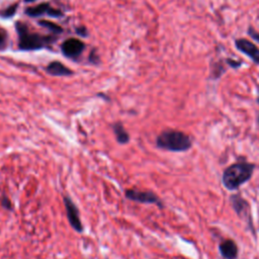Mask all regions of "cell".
<instances>
[{"mask_svg":"<svg viewBox=\"0 0 259 259\" xmlns=\"http://www.w3.org/2000/svg\"><path fill=\"white\" fill-rule=\"evenodd\" d=\"M226 63H227V65H229L231 68H239V67H241V65H242V62H241V61H236V60H233V59H231V58H228V59L226 60Z\"/></svg>","mask_w":259,"mask_h":259,"instance_id":"obj_17","label":"cell"},{"mask_svg":"<svg viewBox=\"0 0 259 259\" xmlns=\"http://www.w3.org/2000/svg\"><path fill=\"white\" fill-rule=\"evenodd\" d=\"M0 204H2V206L4 208H6L8 210H12V202L6 196H2V200H0Z\"/></svg>","mask_w":259,"mask_h":259,"instance_id":"obj_15","label":"cell"},{"mask_svg":"<svg viewBox=\"0 0 259 259\" xmlns=\"http://www.w3.org/2000/svg\"><path fill=\"white\" fill-rule=\"evenodd\" d=\"M16 30L20 36V49L22 50H36L40 49L53 42L51 36H42L36 34H30L28 28L22 24L16 22Z\"/></svg>","mask_w":259,"mask_h":259,"instance_id":"obj_3","label":"cell"},{"mask_svg":"<svg viewBox=\"0 0 259 259\" xmlns=\"http://www.w3.org/2000/svg\"><path fill=\"white\" fill-rule=\"evenodd\" d=\"M40 24L42 26H44V28L50 30L51 32H53L55 34H60V32H63V28L61 26H59L58 24H54L52 22H49V20H40Z\"/></svg>","mask_w":259,"mask_h":259,"instance_id":"obj_13","label":"cell"},{"mask_svg":"<svg viewBox=\"0 0 259 259\" xmlns=\"http://www.w3.org/2000/svg\"><path fill=\"white\" fill-rule=\"evenodd\" d=\"M235 46L238 51L248 56L255 64L259 65V49L253 44L252 42L246 38H236Z\"/></svg>","mask_w":259,"mask_h":259,"instance_id":"obj_7","label":"cell"},{"mask_svg":"<svg viewBox=\"0 0 259 259\" xmlns=\"http://www.w3.org/2000/svg\"><path fill=\"white\" fill-rule=\"evenodd\" d=\"M156 146L169 152H186L192 147V140L184 132L167 128L157 136Z\"/></svg>","mask_w":259,"mask_h":259,"instance_id":"obj_2","label":"cell"},{"mask_svg":"<svg viewBox=\"0 0 259 259\" xmlns=\"http://www.w3.org/2000/svg\"><path fill=\"white\" fill-rule=\"evenodd\" d=\"M47 14L50 16H54V18H59V16H62V12L60 10H54V8H50V10H48Z\"/></svg>","mask_w":259,"mask_h":259,"instance_id":"obj_18","label":"cell"},{"mask_svg":"<svg viewBox=\"0 0 259 259\" xmlns=\"http://www.w3.org/2000/svg\"><path fill=\"white\" fill-rule=\"evenodd\" d=\"M4 36L2 34H0V48L4 46Z\"/></svg>","mask_w":259,"mask_h":259,"instance_id":"obj_20","label":"cell"},{"mask_svg":"<svg viewBox=\"0 0 259 259\" xmlns=\"http://www.w3.org/2000/svg\"><path fill=\"white\" fill-rule=\"evenodd\" d=\"M255 164L246 161L237 162L227 167L222 176L224 186L228 190H237L241 186L249 182L253 176Z\"/></svg>","mask_w":259,"mask_h":259,"instance_id":"obj_1","label":"cell"},{"mask_svg":"<svg viewBox=\"0 0 259 259\" xmlns=\"http://www.w3.org/2000/svg\"><path fill=\"white\" fill-rule=\"evenodd\" d=\"M76 32L79 34H81V36H86L88 34H86V28H78L77 30H76Z\"/></svg>","mask_w":259,"mask_h":259,"instance_id":"obj_19","label":"cell"},{"mask_svg":"<svg viewBox=\"0 0 259 259\" xmlns=\"http://www.w3.org/2000/svg\"><path fill=\"white\" fill-rule=\"evenodd\" d=\"M63 202H64L67 219H68L70 226L76 232L82 233L84 230V227H83L81 219H80V212H79L78 206L71 200V198L69 196H63Z\"/></svg>","mask_w":259,"mask_h":259,"instance_id":"obj_6","label":"cell"},{"mask_svg":"<svg viewBox=\"0 0 259 259\" xmlns=\"http://www.w3.org/2000/svg\"><path fill=\"white\" fill-rule=\"evenodd\" d=\"M26 2H34V0H24Z\"/></svg>","mask_w":259,"mask_h":259,"instance_id":"obj_21","label":"cell"},{"mask_svg":"<svg viewBox=\"0 0 259 259\" xmlns=\"http://www.w3.org/2000/svg\"><path fill=\"white\" fill-rule=\"evenodd\" d=\"M230 204L233 210H235V212L237 214L239 219L247 225L248 229L252 232L253 236L256 237L255 228L253 225L252 214H251V206L249 202L240 194H232L230 196Z\"/></svg>","mask_w":259,"mask_h":259,"instance_id":"obj_4","label":"cell"},{"mask_svg":"<svg viewBox=\"0 0 259 259\" xmlns=\"http://www.w3.org/2000/svg\"><path fill=\"white\" fill-rule=\"evenodd\" d=\"M257 102L259 104V90H258V96H257Z\"/></svg>","mask_w":259,"mask_h":259,"instance_id":"obj_22","label":"cell"},{"mask_svg":"<svg viewBox=\"0 0 259 259\" xmlns=\"http://www.w3.org/2000/svg\"><path fill=\"white\" fill-rule=\"evenodd\" d=\"M47 71L49 74H51L53 76H69V75L73 74L72 70H70L64 64H62L58 61L50 63L47 67Z\"/></svg>","mask_w":259,"mask_h":259,"instance_id":"obj_11","label":"cell"},{"mask_svg":"<svg viewBox=\"0 0 259 259\" xmlns=\"http://www.w3.org/2000/svg\"><path fill=\"white\" fill-rule=\"evenodd\" d=\"M112 128L116 140L120 145H126L128 143L130 135L120 122H116L112 124Z\"/></svg>","mask_w":259,"mask_h":259,"instance_id":"obj_10","label":"cell"},{"mask_svg":"<svg viewBox=\"0 0 259 259\" xmlns=\"http://www.w3.org/2000/svg\"><path fill=\"white\" fill-rule=\"evenodd\" d=\"M219 251L224 259H237L239 249L236 242L232 239H226L219 244Z\"/></svg>","mask_w":259,"mask_h":259,"instance_id":"obj_9","label":"cell"},{"mask_svg":"<svg viewBox=\"0 0 259 259\" xmlns=\"http://www.w3.org/2000/svg\"><path fill=\"white\" fill-rule=\"evenodd\" d=\"M257 122H258V126H259V114H258V118H257Z\"/></svg>","mask_w":259,"mask_h":259,"instance_id":"obj_23","label":"cell"},{"mask_svg":"<svg viewBox=\"0 0 259 259\" xmlns=\"http://www.w3.org/2000/svg\"><path fill=\"white\" fill-rule=\"evenodd\" d=\"M49 10H50V6L48 4H40L36 6L28 8L26 12L30 16L36 18V16H40L42 14H44L45 12H48Z\"/></svg>","mask_w":259,"mask_h":259,"instance_id":"obj_12","label":"cell"},{"mask_svg":"<svg viewBox=\"0 0 259 259\" xmlns=\"http://www.w3.org/2000/svg\"><path fill=\"white\" fill-rule=\"evenodd\" d=\"M124 196L128 200L145 204H156L160 208H164V204L161 198L152 192H144L136 188H128L124 192Z\"/></svg>","mask_w":259,"mask_h":259,"instance_id":"obj_5","label":"cell"},{"mask_svg":"<svg viewBox=\"0 0 259 259\" xmlns=\"http://www.w3.org/2000/svg\"><path fill=\"white\" fill-rule=\"evenodd\" d=\"M16 8H18V4H16L10 6V8H8V10H6L4 12H0V16H2V18H12V16H14L16 14Z\"/></svg>","mask_w":259,"mask_h":259,"instance_id":"obj_14","label":"cell"},{"mask_svg":"<svg viewBox=\"0 0 259 259\" xmlns=\"http://www.w3.org/2000/svg\"><path fill=\"white\" fill-rule=\"evenodd\" d=\"M84 50V44L78 38H68L62 44V52L69 58L79 56Z\"/></svg>","mask_w":259,"mask_h":259,"instance_id":"obj_8","label":"cell"},{"mask_svg":"<svg viewBox=\"0 0 259 259\" xmlns=\"http://www.w3.org/2000/svg\"><path fill=\"white\" fill-rule=\"evenodd\" d=\"M248 34L251 36V38H253L254 40H256L258 44H259V32H256L252 26H249L248 28V30H247Z\"/></svg>","mask_w":259,"mask_h":259,"instance_id":"obj_16","label":"cell"}]
</instances>
